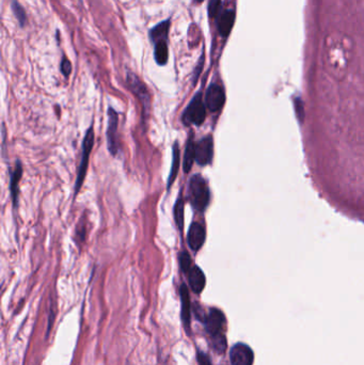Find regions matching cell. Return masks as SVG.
<instances>
[{"instance_id": "23", "label": "cell", "mask_w": 364, "mask_h": 365, "mask_svg": "<svg viewBox=\"0 0 364 365\" xmlns=\"http://www.w3.org/2000/svg\"><path fill=\"white\" fill-rule=\"evenodd\" d=\"M221 0H209L208 3V15L210 18H215L220 8Z\"/></svg>"}, {"instance_id": "3", "label": "cell", "mask_w": 364, "mask_h": 365, "mask_svg": "<svg viewBox=\"0 0 364 365\" xmlns=\"http://www.w3.org/2000/svg\"><path fill=\"white\" fill-rule=\"evenodd\" d=\"M205 104L203 103L201 92H199L198 94H195L184 111L183 122L186 125H201L205 121Z\"/></svg>"}, {"instance_id": "7", "label": "cell", "mask_w": 364, "mask_h": 365, "mask_svg": "<svg viewBox=\"0 0 364 365\" xmlns=\"http://www.w3.org/2000/svg\"><path fill=\"white\" fill-rule=\"evenodd\" d=\"M225 103V93L222 87L213 84L205 93V104L212 112L219 111Z\"/></svg>"}, {"instance_id": "8", "label": "cell", "mask_w": 364, "mask_h": 365, "mask_svg": "<svg viewBox=\"0 0 364 365\" xmlns=\"http://www.w3.org/2000/svg\"><path fill=\"white\" fill-rule=\"evenodd\" d=\"M253 358V352L246 344L238 343L231 349L230 360L232 365H252Z\"/></svg>"}, {"instance_id": "1", "label": "cell", "mask_w": 364, "mask_h": 365, "mask_svg": "<svg viewBox=\"0 0 364 365\" xmlns=\"http://www.w3.org/2000/svg\"><path fill=\"white\" fill-rule=\"evenodd\" d=\"M209 198V188L206 181L199 174L193 175L188 184V199L193 208L200 211L205 210Z\"/></svg>"}, {"instance_id": "26", "label": "cell", "mask_w": 364, "mask_h": 365, "mask_svg": "<svg viewBox=\"0 0 364 365\" xmlns=\"http://www.w3.org/2000/svg\"><path fill=\"white\" fill-rule=\"evenodd\" d=\"M194 1H195V2H199V3H200V2H202V1H203V0H194Z\"/></svg>"}, {"instance_id": "25", "label": "cell", "mask_w": 364, "mask_h": 365, "mask_svg": "<svg viewBox=\"0 0 364 365\" xmlns=\"http://www.w3.org/2000/svg\"><path fill=\"white\" fill-rule=\"evenodd\" d=\"M198 361H199L200 365H212V363H210V361L208 359V357L204 354H202V353H199Z\"/></svg>"}, {"instance_id": "17", "label": "cell", "mask_w": 364, "mask_h": 365, "mask_svg": "<svg viewBox=\"0 0 364 365\" xmlns=\"http://www.w3.org/2000/svg\"><path fill=\"white\" fill-rule=\"evenodd\" d=\"M194 162H195V143L192 141V139H189L186 144V150L183 159V168L186 173L191 170Z\"/></svg>"}, {"instance_id": "14", "label": "cell", "mask_w": 364, "mask_h": 365, "mask_svg": "<svg viewBox=\"0 0 364 365\" xmlns=\"http://www.w3.org/2000/svg\"><path fill=\"white\" fill-rule=\"evenodd\" d=\"M180 294L182 299V318H183L186 327H189V324H190V301H189L188 289L185 284L181 286Z\"/></svg>"}, {"instance_id": "21", "label": "cell", "mask_w": 364, "mask_h": 365, "mask_svg": "<svg viewBox=\"0 0 364 365\" xmlns=\"http://www.w3.org/2000/svg\"><path fill=\"white\" fill-rule=\"evenodd\" d=\"M12 10H13L14 14H15L17 20L19 21V25L21 27L25 26V24H26V13H25L24 9L21 8V5L16 1V0H14V1L12 2Z\"/></svg>"}, {"instance_id": "13", "label": "cell", "mask_w": 364, "mask_h": 365, "mask_svg": "<svg viewBox=\"0 0 364 365\" xmlns=\"http://www.w3.org/2000/svg\"><path fill=\"white\" fill-rule=\"evenodd\" d=\"M21 174H23V168H21V164L18 162L16 164L15 170H14L11 174V180H10V189H11V195H12V201L14 206L18 205V193H19V181L21 179Z\"/></svg>"}, {"instance_id": "2", "label": "cell", "mask_w": 364, "mask_h": 365, "mask_svg": "<svg viewBox=\"0 0 364 365\" xmlns=\"http://www.w3.org/2000/svg\"><path fill=\"white\" fill-rule=\"evenodd\" d=\"M93 144H94V131H93V127L91 126L88 130H87L85 139L83 142L82 159H80V164H79L78 172H77V179H76V186H75L76 194L79 192L80 188H82L84 184L86 173H87V170H88L89 158H90Z\"/></svg>"}, {"instance_id": "6", "label": "cell", "mask_w": 364, "mask_h": 365, "mask_svg": "<svg viewBox=\"0 0 364 365\" xmlns=\"http://www.w3.org/2000/svg\"><path fill=\"white\" fill-rule=\"evenodd\" d=\"M214 156V142L212 136L202 138L195 143V162L200 166L212 163Z\"/></svg>"}, {"instance_id": "11", "label": "cell", "mask_w": 364, "mask_h": 365, "mask_svg": "<svg viewBox=\"0 0 364 365\" xmlns=\"http://www.w3.org/2000/svg\"><path fill=\"white\" fill-rule=\"evenodd\" d=\"M188 280L189 285L194 293H201L203 288L205 287V274L202 272L201 268L198 266H193L188 273Z\"/></svg>"}, {"instance_id": "20", "label": "cell", "mask_w": 364, "mask_h": 365, "mask_svg": "<svg viewBox=\"0 0 364 365\" xmlns=\"http://www.w3.org/2000/svg\"><path fill=\"white\" fill-rule=\"evenodd\" d=\"M213 346L217 353H223L225 348H227V340L225 337L221 333H218L216 335H213Z\"/></svg>"}, {"instance_id": "16", "label": "cell", "mask_w": 364, "mask_h": 365, "mask_svg": "<svg viewBox=\"0 0 364 365\" xmlns=\"http://www.w3.org/2000/svg\"><path fill=\"white\" fill-rule=\"evenodd\" d=\"M181 152H180V148L178 142H176L173 144V149H172V166H171V171H170V175L168 179V189L170 188V186L173 184V182L176 181L178 173H179V169H180V163H181Z\"/></svg>"}, {"instance_id": "18", "label": "cell", "mask_w": 364, "mask_h": 365, "mask_svg": "<svg viewBox=\"0 0 364 365\" xmlns=\"http://www.w3.org/2000/svg\"><path fill=\"white\" fill-rule=\"evenodd\" d=\"M154 57L156 63L159 65H165L168 62V45L166 41H159L155 44Z\"/></svg>"}, {"instance_id": "10", "label": "cell", "mask_w": 364, "mask_h": 365, "mask_svg": "<svg viewBox=\"0 0 364 365\" xmlns=\"http://www.w3.org/2000/svg\"><path fill=\"white\" fill-rule=\"evenodd\" d=\"M223 313L218 309H212L209 311L207 317L205 318V328L209 334L216 335L220 333L221 328L224 324Z\"/></svg>"}, {"instance_id": "12", "label": "cell", "mask_w": 364, "mask_h": 365, "mask_svg": "<svg viewBox=\"0 0 364 365\" xmlns=\"http://www.w3.org/2000/svg\"><path fill=\"white\" fill-rule=\"evenodd\" d=\"M235 21V12L234 10L224 11L218 21V30L222 36H228L232 30L233 25Z\"/></svg>"}, {"instance_id": "24", "label": "cell", "mask_w": 364, "mask_h": 365, "mask_svg": "<svg viewBox=\"0 0 364 365\" xmlns=\"http://www.w3.org/2000/svg\"><path fill=\"white\" fill-rule=\"evenodd\" d=\"M61 71L64 76H69L72 72V64L68 59H65V58L61 62Z\"/></svg>"}, {"instance_id": "15", "label": "cell", "mask_w": 364, "mask_h": 365, "mask_svg": "<svg viewBox=\"0 0 364 365\" xmlns=\"http://www.w3.org/2000/svg\"><path fill=\"white\" fill-rule=\"evenodd\" d=\"M170 27V20H165L159 23L156 27H154L150 31V36L152 42L156 44L159 41H166L167 36H168V31Z\"/></svg>"}, {"instance_id": "9", "label": "cell", "mask_w": 364, "mask_h": 365, "mask_svg": "<svg viewBox=\"0 0 364 365\" xmlns=\"http://www.w3.org/2000/svg\"><path fill=\"white\" fill-rule=\"evenodd\" d=\"M205 238H206V233H205L204 226L198 222L191 223L190 228H189V231H188V235H187L188 245L189 247H190V249L192 251H199L202 248V246L204 245Z\"/></svg>"}, {"instance_id": "19", "label": "cell", "mask_w": 364, "mask_h": 365, "mask_svg": "<svg viewBox=\"0 0 364 365\" xmlns=\"http://www.w3.org/2000/svg\"><path fill=\"white\" fill-rule=\"evenodd\" d=\"M174 219L178 224L179 230H183L184 228V201L182 196L178 199L176 205H174Z\"/></svg>"}, {"instance_id": "4", "label": "cell", "mask_w": 364, "mask_h": 365, "mask_svg": "<svg viewBox=\"0 0 364 365\" xmlns=\"http://www.w3.org/2000/svg\"><path fill=\"white\" fill-rule=\"evenodd\" d=\"M127 84L130 88V90L135 93V95L140 100L144 113L148 114L151 107V96L147 86L141 82L139 77L132 72H129L127 74Z\"/></svg>"}, {"instance_id": "22", "label": "cell", "mask_w": 364, "mask_h": 365, "mask_svg": "<svg viewBox=\"0 0 364 365\" xmlns=\"http://www.w3.org/2000/svg\"><path fill=\"white\" fill-rule=\"evenodd\" d=\"M180 266H181V269L183 270L185 274H188L189 270L192 268L190 255H189L187 252H182L180 254Z\"/></svg>"}, {"instance_id": "5", "label": "cell", "mask_w": 364, "mask_h": 365, "mask_svg": "<svg viewBox=\"0 0 364 365\" xmlns=\"http://www.w3.org/2000/svg\"><path fill=\"white\" fill-rule=\"evenodd\" d=\"M119 114L113 108L108 109V128H107V143L109 152L115 155L119 151Z\"/></svg>"}]
</instances>
